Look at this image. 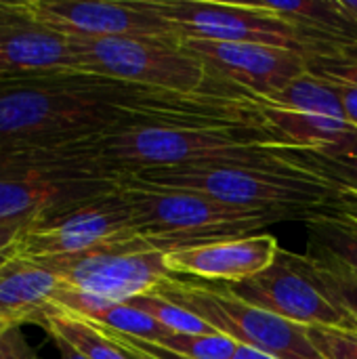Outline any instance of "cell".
Returning <instances> with one entry per match:
<instances>
[{"label": "cell", "mask_w": 357, "mask_h": 359, "mask_svg": "<svg viewBox=\"0 0 357 359\" xmlns=\"http://www.w3.org/2000/svg\"><path fill=\"white\" fill-rule=\"evenodd\" d=\"M21 231H23V227H6V225H0V265L17 259Z\"/></svg>", "instance_id": "obj_28"}, {"label": "cell", "mask_w": 357, "mask_h": 359, "mask_svg": "<svg viewBox=\"0 0 357 359\" xmlns=\"http://www.w3.org/2000/svg\"><path fill=\"white\" fill-rule=\"evenodd\" d=\"M345 6L356 15V19H357V0H345Z\"/></svg>", "instance_id": "obj_33"}, {"label": "cell", "mask_w": 357, "mask_h": 359, "mask_svg": "<svg viewBox=\"0 0 357 359\" xmlns=\"http://www.w3.org/2000/svg\"><path fill=\"white\" fill-rule=\"evenodd\" d=\"M93 147H32L0 151V225L25 227L120 187Z\"/></svg>", "instance_id": "obj_2"}, {"label": "cell", "mask_w": 357, "mask_h": 359, "mask_svg": "<svg viewBox=\"0 0 357 359\" xmlns=\"http://www.w3.org/2000/svg\"><path fill=\"white\" fill-rule=\"evenodd\" d=\"M307 72L330 80L357 86V44H347L330 50L328 55H316L307 59Z\"/></svg>", "instance_id": "obj_25"}, {"label": "cell", "mask_w": 357, "mask_h": 359, "mask_svg": "<svg viewBox=\"0 0 357 359\" xmlns=\"http://www.w3.org/2000/svg\"><path fill=\"white\" fill-rule=\"evenodd\" d=\"M221 284V282H219ZM236 299L265 309L278 318L295 322L299 326H330L357 330V322L337 307L297 265L295 252L282 250L276 261L261 273L221 284Z\"/></svg>", "instance_id": "obj_12"}, {"label": "cell", "mask_w": 357, "mask_h": 359, "mask_svg": "<svg viewBox=\"0 0 357 359\" xmlns=\"http://www.w3.org/2000/svg\"><path fill=\"white\" fill-rule=\"evenodd\" d=\"M299 269L345 313L357 322V276L322 248L309 244L305 255H295Z\"/></svg>", "instance_id": "obj_19"}, {"label": "cell", "mask_w": 357, "mask_h": 359, "mask_svg": "<svg viewBox=\"0 0 357 359\" xmlns=\"http://www.w3.org/2000/svg\"><path fill=\"white\" fill-rule=\"evenodd\" d=\"M40 23L72 38L179 40L151 0H17Z\"/></svg>", "instance_id": "obj_13"}, {"label": "cell", "mask_w": 357, "mask_h": 359, "mask_svg": "<svg viewBox=\"0 0 357 359\" xmlns=\"http://www.w3.org/2000/svg\"><path fill=\"white\" fill-rule=\"evenodd\" d=\"M292 23L309 46V57L328 55L347 44H357V19L345 0H301V2H259Z\"/></svg>", "instance_id": "obj_17"}, {"label": "cell", "mask_w": 357, "mask_h": 359, "mask_svg": "<svg viewBox=\"0 0 357 359\" xmlns=\"http://www.w3.org/2000/svg\"><path fill=\"white\" fill-rule=\"evenodd\" d=\"M278 252L280 244L274 236L257 233L170 250L166 252V261L175 276L231 284L265 271Z\"/></svg>", "instance_id": "obj_15"}, {"label": "cell", "mask_w": 357, "mask_h": 359, "mask_svg": "<svg viewBox=\"0 0 357 359\" xmlns=\"http://www.w3.org/2000/svg\"><path fill=\"white\" fill-rule=\"evenodd\" d=\"M284 154L261 160L147 168L128 175L151 185L200 191L229 206L297 212L307 221L314 210L330 202L337 189L320 175L286 160Z\"/></svg>", "instance_id": "obj_4"}, {"label": "cell", "mask_w": 357, "mask_h": 359, "mask_svg": "<svg viewBox=\"0 0 357 359\" xmlns=\"http://www.w3.org/2000/svg\"><path fill=\"white\" fill-rule=\"evenodd\" d=\"M93 147L122 175L147 168L261 160L290 149L267 124L126 126L95 141Z\"/></svg>", "instance_id": "obj_3"}, {"label": "cell", "mask_w": 357, "mask_h": 359, "mask_svg": "<svg viewBox=\"0 0 357 359\" xmlns=\"http://www.w3.org/2000/svg\"><path fill=\"white\" fill-rule=\"evenodd\" d=\"M53 339V343H55V347H57V353H59V358L57 359H86L80 351H76L72 345H67L65 341H61V339H57V337H50Z\"/></svg>", "instance_id": "obj_30"}, {"label": "cell", "mask_w": 357, "mask_h": 359, "mask_svg": "<svg viewBox=\"0 0 357 359\" xmlns=\"http://www.w3.org/2000/svg\"><path fill=\"white\" fill-rule=\"evenodd\" d=\"M339 88V97L345 109V118L351 126L357 128V86L353 84H343V82H335Z\"/></svg>", "instance_id": "obj_29"}, {"label": "cell", "mask_w": 357, "mask_h": 359, "mask_svg": "<svg viewBox=\"0 0 357 359\" xmlns=\"http://www.w3.org/2000/svg\"><path fill=\"white\" fill-rule=\"evenodd\" d=\"M59 280L32 259H13L0 265V322L8 326L42 324L55 305Z\"/></svg>", "instance_id": "obj_16"}, {"label": "cell", "mask_w": 357, "mask_h": 359, "mask_svg": "<svg viewBox=\"0 0 357 359\" xmlns=\"http://www.w3.org/2000/svg\"><path fill=\"white\" fill-rule=\"evenodd\" d=\"M307 334L324 359H357V330L309 326Z\"/></svg>", "instance_id": "obj_26"}, {"label": "cell", "mask_w": 357, "mask_h": 359, "mask_svg": "<svg viewBox=\"0 0 357 359\" xmlns=\"http://www.w3.org/2000/svg\"><path fill=\"white\" fill-rule=\"evenodd\" d=\"M0 359H40L27 341L23 326H8L0 334Z\"/></svg>", "instance_id": "obj_27"}, {"label": "cell", "mask_w": 357, "mask_h": 359, "mask_svg": "<svg viewBox=\"0 0 357 359\" xmlns=\"http://www.w3.org/2000/svg\"><path fill=\"white\" fill-rule=\"evenodd\" d=\"M72 42L84 74L185 95H227L208 80L204 65L183 48L181 40L72 38Z\"/></svg>", "instance_id": "obj_7"}, {"label": "cell", "mask_w": 357, "mask_h": 359, "mask_svg": "<svg viewBox=\"0 0 357 359\" xmlns=\"http://www.w3.org/2000/svg\"><path fill=\"white\" fill-rule=\"evenodd\" d=\"M74 72L82 65L69 36L27 15L17 0H0V82Z\"/></svg>", "instance_id": "obj_14"}, {"label": "cell", "mask_w": 357, "mask_h": 359, "mask_svg": "<svg viewBox=\"0 0 357 359\" xmlns=\"http://www.w3.org/2000/svg\"><path fill=\"white\" fill-rule=\"evenodd\" d=\"M160 347L185 355L187 359H234L240 345L225 334L173 332Z\"/></svg>", "instance_id": "obj_24"}, {"label": "cell", "mask_w": 357, "mask_h": 359, "mask_svg": "<svg viewBox=\"0 0 357 359\" xmlns=\"http://www.w3.org/2000/svg\"><path fill=\"white\" fill-rule=\"evenodd\" d=\"M40 326L48 332V337L65 341L86 359H133L112 334L67 309L53 305L44 313Z\"/></svg>", "instance_id": "obj_18"}, {"label": "cell", "mask_w": 357, "mask_h": 359, "mask_svg": "<svg viewBox=\"0 0 357 359\" xmlns=\"http://www.w3.org/2000/svg\"><path fill=\"white\" fill-rule=\"evenodd\" d=\"M61 284V290L105 303H124L151 292L162 280L175 276L166 252L149 246L141 236L109 242L78 255L34 259Z\"/></svg>", "instance_id": "obj_8"}, {"label": "cell", "mask_w": 357, "mask_h": 359, "mask_svg": "<svg viewBox=\"0 0 357 359\" xmlns=\"http://www.w3.org/2000/svg\"><path fill=\"white\" fill-rule=\"evenodd\" d=\"M263 101L274 103L278 107L322 114V116L347 122L337 84L330 80L318 78L309 72H305L303 76H299L297 80L286 84L282 90H278L269 97H263Z\"/></svg>", "instance_id": "obj_21"}, {"label": "cell", "mask_w": 357, "mask_h": 359, "mask_svg": "<svg viewBox=\"0 0 357 359\" xmlns=\"http://www.w3.org/2000/svg\"><path fill=\"white\" fill-rule=\"evenodd\" d=\"M151 292L191 311L242 347L278 359H324L311 345L305 326L248 305L217 282L170 276Z\"/></svg>", "instance_id": "obj_6"}, {"label": "cell", "mask_w": 357, "mask_h": 359, "mask_svg": "<svg viewBox=\"0 0 357 359\" xmlns=\"http://www.w3.org/2000/svg\"><path fill=\"white\" fill-rule=\"evenodd\" d=\"M151 4L175 27L179 40L250 42L309 55L301 32L259 2L151 0Z\"/></svg>", "instance_id": "obj_9"}, {"label": "cell", "mask_w": 357, "mask_h": 359, "mask_svg": "<svg viewBox=\"0 0 357 359\" xmlns=\"http://www.w3.org/2000/svg\"><path fill=\"white\" fill-rule=\"evenodd\" d=\"M206 69L208 80L231 97H269L307 72V57L267 44L181 40Z\"/></svg>", "instance_id": "obj_11"}, {"label": "cell", "mask_w": 357, "mask_h": 359, "mask_svg": "<svg viewBox=\"0 0 357 359\" xmlns=\"http://www.w3.org/2000/svg\"><path fill=\"white\" fill-rule=\"evenodd\" d=\"M120 189L130 206L137 233L164 252L244 238L271 223L303 219L288 210L229 206L206 194L151 185L135 175H124Z\"/></svg>", "instance_id": "obj_5"}, {"label": "cell", "mask_w": 357, "mask_h": 359, "mask_svg": "<svg viewBox=\"0 0 357 359\" xmlns=\"http://www.w3.org/2000/svg\"><path fill=\"white\" fill-rule=\"evenodd\" d=\"M130 206L120 187L67 208L55 217L29 223L21 231L17 257L46 259L78 255L109 242L137 238Z\"/></svg>", "instance_id": "obj_10"}, {"label": "cell", "mask_w": 357, "mask_h": 359, "mask_svg": "<svg viewBox=\"0 0 357 359\" xmlns=\"http://www.w3.org/2000/svg\"><path fill=\"white\" fill-rule=\"evenodd\" d=\"M107 334H109V332H107ZM116 341H118V339H116ZM118 343H120V341H118ZM120 345L128 351V355L133 359H154L149 358V355H145V353H141V351H137V349H133V347H128V345H124V343H120Z\"/></svg>", "instance_id": "obj_32"}, {"label": "cell", "mask_w": 357, "mask_h": 359, "mask_svg": "<svg viewBox=\"0 0 357 359\" xmlns=\"http://www.w3.org/2000/svg\"><path fill=\"white\" fill-rule=\"evenodd\" d=\"M284 158L320 175L335 189L357 194V137L347 143L320 149L290 147L286 149Z\"/></svg>", "instance_id": "obj_20"}, {"label": "cell", "mask_w": 357, "mask_h": 359, "mask_svg": "<svg viewBox=\"0 0 357 359\" xmlns=\"http://www.w3.org/2000/svg\"><path fill=\"white\" fill-rule=\"evenodd\" d=\"M309 244L322 248L357 276V221L351 217L318 208L307 217Z\"/></svg>", "instance_id": "obj_22"}, {"label": "cell", "mask_w": 357, "mask_h": 359, "mask_svg": "<svg viewBox=\"0 0 357 359\" xmlns=\"http://www.w3.org/2000/svg\"><path fill=\"white\" fill-rule=\"evenodd\" d=\"M133 307H137L139 311L151 316L154 320H158L162 326H166L173 332H181V334H221L215 328H210L204 320H200L198 316H194L191 311L158 297L156 292H147V294H139L135 299L124 301Z\"/></svg>", "instance_id": "obj_23"}, {"label": "cell", "mask_w": 357, "mask_h": 359, "mask_svg": "<svg viewBox=\"0 0 357 359\" xmlns=\"http://www.w3.org/2000/svg\"><path fill=\"white\" fill-rule=\"evenodd\" d=\"M234 359H278V358H271V355H267V353H261V351H257V349H250V347H238V351H236V355Z\"/></svg>", "instance_id": "obj_31"}, {"label": "cell", "mask_w": 357, "mask_h": 359, "mask_svg": "<svg viewBox=\"0 0 357 359\" xmlns=\"http://www.w3.org/2000/svg\"><path fill=\"white\" fill-rule=\"evenodd\" d=\"M154 90L82 72L0 82V151L95 143L137 124Z\"/></svg>", "instance_id": "obj_1"}, {"label": "cell", "mask_w": 357, "mask_h": 359, "mask_svg": "<svg viewBox=\"0 0 357 359\" xmlns=\"http://www.w3.org/2000/svg\"><path fill=\"white\" fill-rule=\"evenodd\" d=\"M6 328H8V324H2V322H0V334H2V332H4Z\"/></svg>", "instance_id": "obj_34"}]
</instances>
